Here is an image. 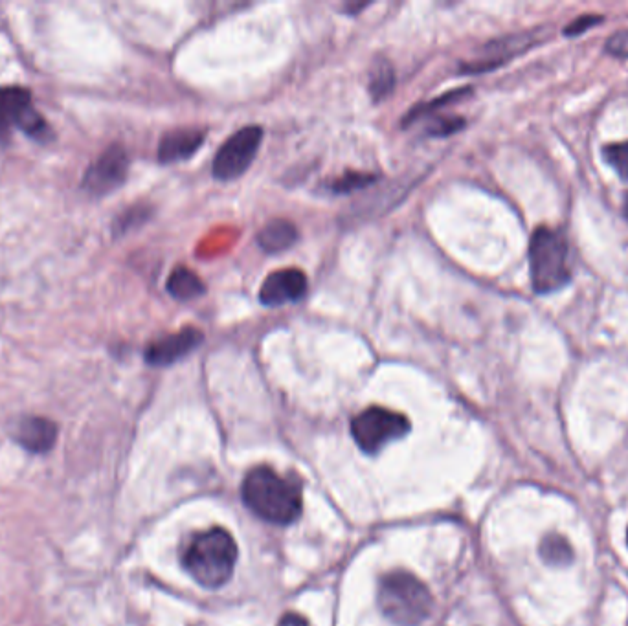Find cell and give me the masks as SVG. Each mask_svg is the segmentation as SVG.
I'll use <instances>...</instances> for the list:
<instances>
[{
    "instance_id": "cell-4",
    "label": "cell",
    "mask_w": 628,
    "mask_h": 626,
    "mask_svg": "<svg viewBox=\"0 0 628 626\" xmlns=\"http://www.w3.org/2000/svg\"><path fill=\"white\" fill-rule=\"evenodd\" d=\"M568 241L550 226H539L529 243V267L531 283L537 294L559 291L572 280L568 265Z\"/></svg>"
},
{
    "instance_id": "cell-10",
    "label": "cell",
    "mask_w": 628,
    "mask_h": 626,
    "mask_svg": "<svg viewBox=\"0 0 628 626\" xmlns=\"http://www.w3.org/2000/svg\"><path fill=\"white\" fill-rule=\"evenodd\" d=\"M204 335L195 327H184L179 333L151 342L146 349V362L157 368L171 366L201 346Z\"/></svg>"
},
{
    "instance_id": "cell-22",
    "label": "cell",
    "mask_w": 628,
    "mask_h": 626,
    "mask_svg": "<svg viewBox=\"0 0 628 626\" xmlns=\"http://www.w3.org/2000/svg\"><path fill=\"white\" fill-rule=\"evenodd\" d=\"M463 127H465L463 118L447 116V118H436L434 122L430 123L427 127V133L428 136H449L458 133Z\"/></svg>"
},
{
    "instance_id": "cell-15",
    "label": "cell",
    "mask_w": 628,
    "mask_h": 626,
    "mask_svg": "<svg viewBox=\"0 0 628 626\" xmlns=\"http://www.w3.org/2000/svg\"><path fill=\"white\" fill-rule=\"evenodd\" d=\"M166 289L175 300L190 302L195 298H201L202 294L206 292V285L202 283L201 278L195 272H191L186 267H177L169 274Z\"/></svg>"
},
{
    "instance_id": "cell-3",
    "label": "cell",
    "mask_w": 628,
    "mask_h": 626,
    "mask_svg": "<svg viewBox=\"0 0 628 626\" xmlns=\"http://www.w3.org/2000/svg\"><path fill=\"white\" fill-rule=\"evenodd\" d=\"M377 603L393 625L419 626L430 615L432 595L412 573L392 571L381 579Z\"/></svg>"
},
{
    "instance_id": "cell-5",
    "label": "cell",
    "mask_w": 628,
    "mask_h": 626,
    "mask_svg": "<svg viewBox=\"0 0 628 626\" xmlns=\"http://www.w3.org/2000/svg\"><path fill=\"white\" fill-rule=\"evenodd\" d=\"M410 421L403 414L371 406L357 415L351 423V434L366 454H377L382 448L410 432Z\"/></svg>"
},
{
    "instance_id": "cell-21",
    "label": "cell",
    "mask_w": 628,
    "mask_h": 626,
    "mask_svg": "<svg viewBox=\"0 0 628 626\" xmlns=\"http://www.w3.org/2000/svg\"><path fill=\"white\" fill-rule=\"evenodd\" d=\"M149 215H151V210L146 208V206H133V208H129L127 212L122 213V215L116 219L114 232H116V234H125V232L136 228L138 224L146 223L147 219H149Z\"/></svg>"
},
{
    "instance_id": "cell-27",
    "label": "cell",
    "mask_w": 628,
    "mask_h": 626,
    "mask_svg": "<svg viewBox=\"0 0 628 626\" xmlns=\"http://www.w3.org/2000/svg\"><path fill=\"white\" fill-rule=\"evenodd\" d=\"M627 544H628V529H627Z\"/></svg>"
},
{
    "instance_id": "cell-17",
    "label": "cell",
    "mask_w": 628,
    "mask_h": 626,
    "mask_svg": "<svg viewBox=\"0 0 628 626\" xmlns=\"http://www.w3.org/2000/svg\"><path fill=\"white\" fill-rule=\"evenodd\" d=\"M393 85H395V72L390 61L386 59L375 61V65L371 68L370 85H368L371 98L381 101L392 92Z\"/></svg>"
},
{
    "instance_id": "cell-13",
    "label": "cell",
    "mask_w": 628,
    "mask_h": 626,
    "mask_svg": "<svg viewBox=\"0 0 628 626\" xmlns=\"http://www.w3.org/2000/svg\"><path fill=\"white\" fill-rule=\"evenodd\" d=\"M531 39L529 35H516V37H507L502 41H494L489 43V46L485 48L487 54L482 59H476L469 65L461 68L465 72H483V70H489V68H496L498 65H502L504 61H507L509 57L516 56L520 52H524L528 48Z\"/></svg>"
},
{
    "instance_id": "cell-26",
    "label": "cell",
    "mask_w": 628,
    "mask_h": 626,
    "mask_svg": "<svg viewBox=\"0 0 628 626\" xmlns=\"http://www.w3.org/2000/svg\"><path fill=\"white\" fill-rule=\"evenodd\" d=\"M623 212H625V217H627L628 221V195L625 197V206H623Z\"/></svg>"
},
{
    "instance_id": "cell-20",
    "label": "cell",
    "mask_w": 628,
    "mask_h": 626,
    "mask_svg": "<svg viewBox=\"0 0 628 626\" xmlns=\"http://www.w3.org/2000/svg\"><path fill=\"white\" fill-rule=\"evenodd\" d=\"M603 157L612 168L616 169L617 175L621 179L628 180V140L627 142L608 144L603 149Z\"/></svg>"
},
{
    "instance_id": "cell-18",
    "label": "cell",
    "mask_w": 628,
    "mask_h": 626,
    "mask_svg": "<svg viewBox=\"0 0 628 626\" xmlns=\"http://www.w3.org/2000/svg\"><path fill=\"white\" fill-rule=\"evenodd\" d=\"M467 96H471V89L452 90L449 94H443L438 100L421 103V105H417V107H414L412 111L404 116L403 125L406 127V125L414 123L415 120H419V118H423V116H428L430 112L438 111L441 107L450 105V101L463 100V98H467Z\"/></svg>"
},
{
    "instance_id": "cell-23",
    "label": "cell",
    "mask_w": 628,
    "mask_h": 626,
    "mask_svg": "<svg viewBox=\"0 0 628 626\" xmlns=\"http://www.w3.org/2000/svg\"><path fill=\"white\" fill-rule=\"evenodd\" d=\"M601 21H603V17H599V15H583V17H579V19H575L572 24H568V26L564 28V34H583L588 28H592L594 24H599Z\"/></svg>"
},
{
    "instance_id": "cell-7",
    "label": "cell",
    "mask_w": 628,
    "mask_h": 626,
    "mask_svg": "<svg viewBox=\"0 0 628 626\" xmlns=\"http://www.w3.org/2000/svg\"><path fill=\"white\" fill-rule=\"evenodd\" d=\"M263 142V129L259 125H248L219 147L214 160V177L217 180H236L247 173Z\"/></svg>"
},
{
    "instance_id": "cell-2",
    "label": "cell",
    "mask_w": 628,
    "mask_h": 626,
    "mask_svg": "<svg viewBox=\"0 0 628 626\" xmlns=\"http://www.w3.org/2000/svg\"><path fill=\"white\" fill-rule=\"evenodd\" d=\"M236 562V540L221 527L195 535L182 555L184 570L204 588H219L230 581Z\"/></svg>"
},
{
    "instance_id": "cell-25",
    "label": "cell",
    "mask_w": 628,
    "mask_h": 626,
    "mask_svg": "<svg viewBox=\"0 0 628 626\" xmlns=\"http://www.w3.org/2000/svg\"><path fill=\"white\" fill-rule=\"evenodd\" d=\"M278 626H309L307 619L298 614L283 615Z\"/></svg>"
},
{
    "instance_id": "cell-14",
    "label": "cell",
    "mask_w": 628,
    "mask_h": 626,
    "mask_svg": "<svg viewBox=\"0 0 628 626\" xmlns=\"http://www.w3.org/2000/svg\"><path fill=\"white\" fill-rule=\"evenodd\" d=\"M298 228L287 219H274L265 224L258 234V245L267 254H281L296 245Z\"/></svg>"
},
{
    "instance_id": "cell-9",
    "label": "cell",
    "mask_w": 628,
    "mask_h": 626,
    "mask_svg": "<svg viewBox=\"0 0 628 626\" xmlns=\"http://www.w3.org/2000/svg\"><path fill=\"white\" fill-rule=\"evenodd\" d=\"M307 287H309L307 276L302 270H276L263 281L259 289V300L265 307H281L287 303L300 302L307 292Z\"/></svg>"
},
{
    "instance_id": "cell-6",
    "label": "cell",
    "mask_w": 628,
    "mask_h": 626,
    "mask_svg": "<svg viewBox=\"0 0 628 626\" xmlns=\"http://www.w3.org/2000/svg\"><path fill=\"white\" fill-rule=\"evenodd\" d=\"M12 129H21L39 142L52 138L45 118L35 111L30 90L23 87L0 89V140H6Z\"/></svg>"
},
{
    "instance_id": "cell-12",
    "label": "cell",
    "mask_w": 628,
    "mask_h": 626,
    "mask_svg": "<svg viewBox=\"0 0 628 626\" xmlns=\"http://www.w3.org/2000/svg\"><path fill=\"white\" fill-rule=\"evenodd\" d=\"M15 439L28 452L45 454L56 445L57 425L46 417H24L17 425Z\"/></svg>"
},
{
    "instance_id": "cell-24",
    "label": "cell",
    "mask_w": 628,
    "mask_h": 626,
    "mask_svg": "<svg viewBox=\"0 0 628 626\" xmlns=\"http://www.w3.org/2000/svg\"><path fill=\"white\" fill-rule=\"evenodd\" d=\"M606 50L616 57H628V32H617L606 41Z\"/></svg>"
},
{
    "instance_id": "cell-11",
    "label": "cell",
    "mask_w": 628,
    "mask_h": 626,
    "mask_svg": "<svg viewBox=\"0 0 628 626\" xmlns=\"http://www.w3.org/2000/svg\"><path fill=\"white\" fill-rule=\"evenodd\" d=\"M206 140V131L197 127H184L169 131L162 136L158 144V160L164 164H173L193 157Z\"/></svg>"
},
{
    "instance_id": "cell-19",
    "label": "cell",
    "mask_w": 628,
    "mask_h": 626,
    "mask_svg": "<svg viewBox=\"0 0 628 626\" xmlns=\"http://www.w3.org/2000/svg\"><path fill=\"white\" fill-rule=\"evenodd\" d=\"M375 180H377V177L371 175V173L351 171V173H346V175L338 177L333 182H329L327 188L335 195H344V193H351V191L364 190V188L371 186Z\"/></svg>"
},
{
    "instance_id": "cell-8",
    "label": "cell",
    "mask_w": 628,
    "mask_h": 626,
    "mask_svg": "<svg viewBox=\"0 0 628 626\" xmlns=\"http://www.w3.org/2000/svg\"><path fill=\"white\" fill-rule=\"evenodd\" d=\"M129 171V157L122 146H111L85 173L83 188L92 195H107L120 188Z\"/></svg>"
},
{
    "instance_id": "cell-1",
    "label": "cell",
    "mask_w": 628,
    "mask_h": 626,
    "mask_svg": "<svg viewBox=\"0 0 628 626\" xmlns=\"http://www.w3.org/2000/svg\"><path fill=\"white\" fill-rule=\"evenodd\" d=\"M241 492L248 509L270 524L289 526L302 515L300 485L270 467L250 470Z\"/></svg>"
},
{
    "instance_id": "cell-16",
    "label": "cell",
    "mask_w": 628,
    "mask_h": 626,
    "mask_svg": "<svg viewBox=\"0 0 628 626\" xmlns=\"http://www.w3.org/2000/svg\"><path fill=\"white\" fill-rule=\"evenodd\" d=\"M540 557L551 566H568L573 560L572 546L561 535H548L540 542Z\"/></svg>"
}]
</instances>
